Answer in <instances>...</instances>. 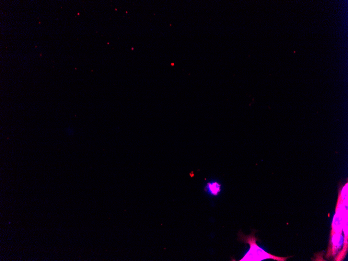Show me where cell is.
Masks as SVG:
<instances>
[{
    "instance_id": "obj_1",
    "label": "cell",
    "mask_w": 348,
    "mask_h": 261,
    "mask_svg": "<svg viewBox=\"0 0 348 261\" xmlns=\"http://www.w3.org/2000/svg\"><path fill=\"white\" fill-rule=\"evenodd\" d=\"M240 239L243 242L250 245V249L247 254L239 261H260L267 259H272L279 261H285L289 257H278L269 254L260 248L257 244L258 240L252 233L249 236L239 235Z\"/></svg>"
},
{
    "instance_id": "obj_2",
    "label": "cell",
    "mask_w": 348,
    "mask_h": 261,
    "mask_svg": "<svg viewBox=\"0 0 348 261\" xmlns=\"http://www.w3.org/2000/svg\"><path fill=\"white\" fill-rule=\"evenodd\" d=\"M211 193V194L217 196L221 191V185L217 182L208 183L205 188V190Z\"/></svg>"
}]
</instances>
